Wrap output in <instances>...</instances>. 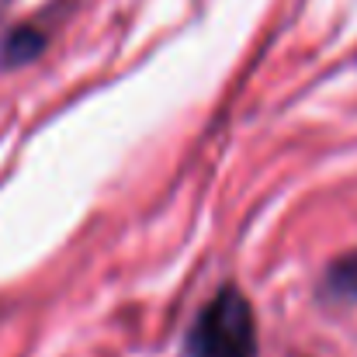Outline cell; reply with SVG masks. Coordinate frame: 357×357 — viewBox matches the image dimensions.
Segmentation results:
<instances>
[{
	"label": "cell",
	"instance_id": "6da1fadb",
	"mask_svg": "<svg viewBox=\"0 0 357 357\" xmlns=\"http://www.w3.org/2000/svg\"><path fill=\"white\" fill-rule=\"evenodd\" d=\"M45 52V31L35 24H21L14 31L3 35L0 42V63L3 66H24L31 59H38Z\"/></svg>",
	"mask_w": 357,
	"mask_h": 357
},
{
	"label": "cell",
	"instance_id": "7a4b0ae2",
	"mask_svg": "<svg viewBox=\"0 0 357 357\" xmlns=\"http://www.w3.org/2000/svg\"><path fill=\"white\" fill-rule=\"evenodd\" d=\"M319 291L333 302H357V250H347L337 260H330Z\"/></svg>",
	"mask_w": 357,
	"mask_h": 357
}]
</instances>
